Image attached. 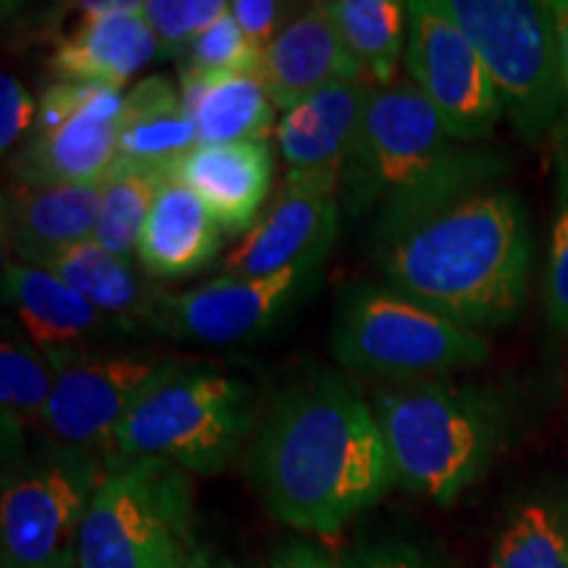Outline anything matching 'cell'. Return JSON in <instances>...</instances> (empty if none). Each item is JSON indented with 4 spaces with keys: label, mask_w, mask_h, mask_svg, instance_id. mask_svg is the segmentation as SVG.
<instances>
[{
    "label": "cell",
    "mask_w": 568,
    "mask_h": 568,
    "mask_svg": "<svg viewBox=\"0 0 568 568\" xmlns=\"http://www.w3.org/2000/svg\"><path fill=\"white\" fill-rule=\"evenodd\" d=\"M80 24L51 55L55 82H92L122 90L138 71L159 59L142 3H82Z\"/></svg>",
    "instance_id": "cell-16"
},
{
    "label": "cell",
    "mask_w": 568,
    "mask_h": 568,
    "mask_svg": "<svg viewBox=\"0 0 568 568\" xmlns=\"http://www.w3.org/2000/svg\"><path fill=\"white\" fill-rule=\"evenodd\" d=\"M172 176L201 197L226 234H245L261 219L272 190L274 153L268 142L197 145Z\"/></svg>",
    "instance_id": "cell-19"
},
{
    "label": "cell",
    "mask_w": 568,
    "mask_h": 568,
    "mask_svg": "<svg viewBox=\"0 0 568 568\" xmlns=\"http://www.w3.org/2000/svg\"><path fill=\"white\" fill-rule=\"evenodd\" d=\"M506 161L450 138L414 84L374 88L339 182V209L372 222L374 243L393 245L453 203L487 190Z\"/></svg>",
    "instance_id": "cell-2"
},
{
    "label": "cell",
    "mask_w": 568,
    "mask_h": 568,
    "mask_svg": "<svg viewBox=\"0 0 568 568\" xmlns=\"http://www.w3.org/2000/svg\"><path fill=\"white\" fill-rule=\"evenodd\" d=\"M32 264L59 276L67 287L95 305L101 314L124 322L126 326H138L142 305L153 293V287L142 282L134 258H122V255L105 251L95 240L40 255Z\"/></svg>",
    "instance_id": "cell-24"
},
{
    "label": "cell",
    "mask_w": 568,
    "mask_h": 568,
    "mask_svg": "<svg viewBox=\"0 0 568 568\" xmlns=\"http://www.w3.org/2000/svg\"><path fill=\"white\" fill-rule=\"evenodd\" d=\"M53 393L42 429L53 443L111 456L113 437L155 382L190 364L159 353L69 351L48 355Z\"/></svg>",
    "instance_id": "cell-10"
},
{
    "label": "cell",
    "mask_w": 568,
    "mask_h": 568,
    "mask_svg": "<svg viewBox=\"0 0 568 568\" xmlns=\"http://www.w3.org/2000/svg\"><path fill=\"white\" fill-rule=\"evenodd\" d=\"M34 119H38V103L30 90L13 74L0 77V151L9 155L21 140L30 138Z\"/></svg>",
    "instance_id": "cell-32"
},
{
    "label": "cell",
    "mask_w": 568,
    "mask_h": 568,
    "mask_svg": "<svg viewBox=\"0 0 568 568\" xmlns=\"http://www.w3.org/2000/svg\"><path fill=\"white\" fill-rule=\"evenodd\" d=\"M268 568H337V566L332 564L322 550L311 548V545L295 542L290 545V548H284Z\"/></svg>",
    "instance_id": "cell-35"
},
{
    "label": "cell",
    "mask_w": 568,
    "mask_h": 568,
    "mask_svg": "<svg viewBox=\"0 0 568 568\" xmlns=\"http://www.w3.org/2000/svg\"><path fill=\"white\" fill-rule=\"evenodd\" d=\"M545 311L558 332H568V197L552 222L545 266Z\"/></svg>",
    "instance_id": "cell-31"
},
{
    "label": "cell",
    "mask_w": 568,
    "mask_h": 568,
    "mask_svg": "<svg viewBox=\"0 0 568 568\" xmlns=\"http://www.w3.org/2000/svg\"><path fill=\"white\" fill-rule=\"evenodd\" d=\"M182 568H237L234 564H230L226 558H219L213 556L211 550L201 548V545H195L193 552H190L187 560H184Z\"/></svg>",
    "instance_id": "cell-37"
},
{
    "label": "cell",
    "mask_w": 568,
    "mask_h": 568,
    "mask_svg": "<svg viewBox=\"0 0 568 568\" xmlns=\"http://www.w3.org/2000/svg\"><path fill=\"white\" fill-rule=\"evenodd\" d=\"M552 13V30H556L558 42V61H560V77H564L566 101H568V0H548Z\"/></svg>",
    "instance_id": "cell-36"
},
{
    "label": "cell",
    "mask_w": 568,
    "mask_h": 568,
    "mask_svg": "<svg viewBox=\"0 0 568 568\" xmlns=\"http://www.w3.org/2000/svg\"><path fill=\"white\" fill-rule=\"evenodd\" d=\"M464 34L500 95L518 138H548L566 101L552 13L545 0H439Z\"/></svg>",
    "instance_id": "cell-9"
},
{
    "label": "cell",
    "mask_w": 568,
    "mask_h": 568,
    "mask_svg": "<svg viewBox=\"0 0 568 568\" xmlns=\"http://www.w3.org/2000/svg\"><path fill=\"white\" fill-rule=\"evenodd\" d=\"M393 485L450 506L500 450L508 408L493 389L437 379L397 382L372 395Z\"/></svg>",
    "instance_id": "cell-4"
},
{
    "label": "cell",
    "mask_w": 568,
    "mask_h": 568,
    "mask_svg": "<svg viewBox=\"0 0 568 568\" xmlns=\"http://www.w3.org/2000/svg\"><path fill=\"white\" fill-rule=\"evenodd\" d=\"M329 347L351 374L389 385L437 379L489 358V339L447 322L393 287L358 282L337 301Z\"/></svg>",
    "instance_id": "cell-6"
},
{
    "label": "cell",
    "mask_w": 568,
    "mask_h": 568,
    "mask_svg": "<svg viewBox=\"0 0 568 568\" xmlns=\"http://www.w3.org/2000/svg\"><path fill=\"white\" fill-rule=\"evenodd\" d=\"M193 548L187 471L111 456L82 521L80 568H182Z\"/></svg>",
    "instance_id": "cell-7"
},
{
    "label": "cell",
    "mask_w": 568,
    "mask_h": 568,
    "mask_svg": "<svg viewBox=\"0 0 568 568\" xmlns=\"http://www.w3.org/2000/svg\"><path fill=\"white\" fill-rule=\"evenodd\" d=\"M372 90L368 82H343L280 113L274 132L284 161L280 190L339 197L345 161Z\"/></svg>",
    "instance_id": "cell-14"
},
{
    "label": "cell",
    "mask_w": 568,
    "mask_h": 568,
    "mask_svg": "<svg viewBox=\"0 0 568 568\" xmlns=\"http://www.w3.org/2000/svg\"><path fill=\"white\" fill-rule=\"evenodd\" d=\"M51 393L53 366L48 355L6 318L0 339V410L6 435H21L27 426L42 424Z\"/></svg>",
    "instance_id": "cell-28"
},
{
    "label": "cell",
    "mask_w": 568,
    "mask_h": 568,
    "mask_svg": "<svg viewBox=\"0 0 568 568\" xmlns=\"http://www.w3.org/2000/svg\"><path fill=\"white\" fill-rule=\"evenodd\" d=\"M339 568H439L435 560L418 550L416 545L400 542V539H385V542L366 545L355 550Z\"/></svg>",
    "instance_id": "cell-34"
},
{
    "label": "cell",
    "mask_w": 568,
    "mask_h": 568,
    "mask_svg": "<svg viewBox=\"0 0 568 568\" xmlns=\"http://www.w3.org/2000/svg\"><path fill=\"white\" fill-rule=\"evenodd\" d=\"M230 13L226 0H145L142 17L151 27L159 59H184L195 40Z\"/></svg>",
    "instance_id": "cell-29"
},
{
    "label": "cell",
    "mask_w": 568,
    "mask_h": 568,
    "mask_svg": "<svg viewBox=\"0 0 568 568\" xmlns=\"http://www.w3.org/2000/svg\"><path fill=\"white\" fill-rule=\"evenodd\" d=\"M489 568H568V497L535 493L497 527Z\"/></svg>",
    "instance_id": "cell-26"
},
{
    "label": "cell",
    "mask_w": 568,
    "mask_h": 568,
    "mask_svg": "<svg viewBox=\"0 0 568 568\" xmlns=\"http://www.w3.org/2000/svg\"><path fill=\"white\" fill-rule=\"evenodd\" d=\"M261 61H264V51L247 40L232 13H226L195 40V45L182 59L180 74H261Z\"/></svg>",
    "instance_id": "cell-30"
},
{
    "label": "cell",
    "mask_w": 568,
    "mask_h": 568,
    "mask_svg": "<svg viewBox=\"0 0 568 568\" xmlns=\"http://www.w3.org/2000/svg\"><path fill=\"white\" fill-rule=\"evenodd\" d=\"M258 429L255 393L219 368L187 364L155 382L113 437L116 458H151L213 477Z\"/></svg>",
    "instance_id": "cell-5"
},
{
    "label": "cell",
    "mask_w": 568,
    "mask_h": 568,
    "mask_svg": "<svg viewBox=\"0 0 568 568\" xmlns=\"http://www.w3.org/2000/svg\"><path fill=\"white\" fill-rule=\"evenodd\" d=\"M339 197L280 190L274 203L222 258V274L261 280L324 266L339 232Z\"/></svg>",
    "instance_id": "cell-15"
},
{
    "label": "cell",
    "mask_w": 568,
    "mask_h": 568,
    "mask_svg": "<svg viewBox=\"0 0 568 568\" xmlns=\"http://www.w3.org/2000/svg\"><path fill=\"white\" fill-rule=\"evenodd\" d=\"M197 148V132L174 80L153 74L124 95L119 161L172 174Z\"/></svg>",
    "instance_id": "cell-23"
},
{
    "label": "cell",
    "mask_w": 568,
    "mask_h": 568,
    "mask_svg": "<svg viewBox=\"0 0 568 568\" xmlns=\"http://www.w3.org/2000/svg\"><path fill=\"white\" fill-rule=\"evenodd\" d=\"M230 13L240 24V30L247 34V40L264 51L284 24L295 17L290 6L276 3V0H232Z\"/></svg>",
    "instance_id": "cell-33"
},
{
    "label": "cell",
    "mask_w": 568,
    "mask_h": 568,
    "mask_svg": "<svg viewBox=\"0 0 568 568\" xmlns=\"http://www.w3.org/2000/svg\"><path fill=\"white\" fill-rule=\"evenodd\" d=\"M335 19L347 53L358 63L372 88H389L397 80L408 42V3L397 0H332Z\"/></svg>",
    "instance_id": "cell-25"
},
{
    "label": "cell",
    "mask_w": 568,
    "mask_h": 568,
    "mask_svg": "<svg viewBox=\"0 0 568 568\" xmlns=\"http://www.w3.org/2000/svg\"><path fill=\"white\" fill-rule=\"evenodd\" d=\"M322 272L324 266H301L261 280L222 274L190 290L153 287L138 324L195 345L253 343L280 326L297 303L314 293Z\"/></svg>",
    "instance_id": "cell-11"
},
{
    "label": "cell",
    "mask_w": 568,
    "mask_h": 568,
    "mask_svg": "<svg viewBox=\"0 0 568 568\" xmlns=\"http://www.w3.org/2000/svg\"><path fill=\"white\" fill-rule=\"evenodd\" d=\"M261 80L280 113L335 84L366 82L358 63L347 53L326 3L295 11L268 42L261 61Z\"/></svg>",
    "instance_id": "cell-17"
},
{
    "label": "cell",
    "mask_w": 568,
    "mask_h": 568,
    "mask_svg": "<svg viewBox=\"0 0 568 568\" xmlns=\"http://www.w3.org/2000/svg\"><path fill=\"white\" fill-rule=\"evenodd\" d=\"M3 301L11 308L13 324L45 355L92 351V345L119 335L126 326L101 314L59 276L24 261L3 264Z\"/></svg>",
    "instance_id": "cell-18"
},
{
    "label": "cell",
    "mask_w": 568,
    "mask_h": 568,
    "mask_svg": "<svg viewBox=\"0 0 568 568\" xmlns=\"http://www.w3.org/2000/svg\"><path fill=\"white\" fill-rule=\"evenodd\" d=\"M403 67L408 82L429 101L458 142L474 145L487 140L506 116L485 61L439 0L408 3Z\"/></svg>",
    "instance_id": "cell-13"
},
{
    "label": "cell",
    "mask_w": 568,
    "mask_h": 568,
    "mask_svg": "<svg viewBox=\"0 0 568 568\" xmlns=\"http://www.w3.org/2000/svg\"><path fill=\"white\" fill-rule=\"evenodd\" d=\"M180 90L197 132V145L268 142L276 132V105L261 74H180Z\"/></svg>",
    "instance_id": "cell-22"
},
{
    "label": "cell",
    "mask_w": 568,
    "mask_h": 568,
    "mask_svg": "<svg viewBox=\"0 0 568 568\" xmlns=\"http://www.w3.org/2000/svg\"><path fill=\"white\" fill-rule=\"evenodd\" d=\"M124 92L109 84L53 82L30 138L13 159V182L30 187L101 184L119 163Z\"/></svg>",
    "instance_id": "cell-12"
},
{
    "label": "cell",
    "mask_w": 568,
    "mask_h": 568,
    "mask_svg": "<svg viewBox=\"0 0 568 568\" xmlns=\"http://www.w3.org/2000/svg\"><path fill=\"white\" fill-rule=\"evenodd\" d=\"M251 471L276 521L311 535L343 529L393 485L372 403L332 372L276 393L255 429Z\"/></svg>",
    "instance_id": "cell-1"
},
{
    "label": "cell",
    "mask_w": 568,
    "mask_h": 568,
    "mask_svg": "<svg viewBox=\"0 0 568 568\" xmlns=\"http://www.w3.org/2000/svg\"><path fill=\"white\" fill-rule=\"evenodd\" d=\"M172 174L119 161L101 182V213L95 243L105 251L138 261V245L153 201Z\"/></svg>",
    "instance_id": "cell-27"
},
{
    "label": "cell",
    "mask_w": 568,
    "mask_h": 568,
    "mask_svg": "<svg viewBox=\"0 0 568 568\" xmlns=\"http://www.w3.org/2000/svg\"><path fill=\"white\" fill-rule=\"evenodd\" d=\"M111 456L45 443L13 458L0 497V566L80 568V531Z\"/></svg>",
    "instance_id": "cell-8"
},
{
    "label": "cell",
    "mask_w": 568,
    "mask_h": 568,
    "mask_svg": "<svg viewBox=\"0 0 568 568\" xmlns=\"http://www.w3.org/2000/svg\"><path fill=\"white\" fill-rule=\"evenodd\" d=\"M387 287L485 335L527 301L531 230L521 197L487 187L435 213L379 255Z\"/></svg>",
    "instance_id": "cell-3"
},
{
    "label": "cell",
    "mask_w": 568,
    "mask_h": 568,
    "mask_svg": "<svg viewBox=\"0 0 568 568\" xmlns=\"http://www.w3.org/2000/svg\"><path fill=\"white\" fill-rule=\"evenodd\" d=\"M224 230L187 184L163 182L138 245V264L153 280H184L209 268L222 251Z\"/></svg>",
    "instance_id": "cell-21"
},
{
    "label": "cell",
    "mask_w": 568,
    "mask_h": 568,
    "mask_svg": "<svg viewBox=\"0 0 568 568\" xmlns=\"http://www.w3.org/2000/svg\"><path fill=\"white\" fill-rule=\"evenodd\" d=\"M101 213V184H53L30 187L11 182L3 195V240L19 261L95 240Z\"/></svg>",
    "instance_id": "cell-20"
}]
</instances>
